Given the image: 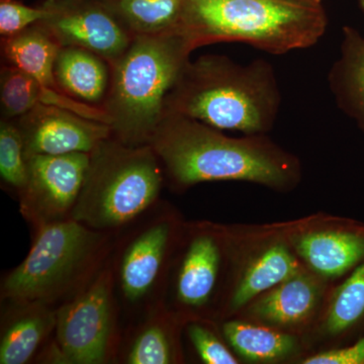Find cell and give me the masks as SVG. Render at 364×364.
I'll use <instances>...</instances> for the list:
<instances>
[{"mask_svg": "<svg viewBox=\"0 0 364 364\" xmlns=\"http://www.w3.org/2000/svg\"><path fill=\"white\" fill-rule=\"evenodd\" d=\"M195 46L179 31L136 36L111 64L102 109L112 135L127 145L149 144L165 114V104Z\"/></svg>", "mask_w": 364, "mask_h": 364, "instance_id": "3957f363", "label": "cell"}, {"mask_svg": "<svg viewBox=\"0 0 364 364\" xmlns=\"http://www.w3.org/2000/svg\"><path fill=\"white\" fill-rule=\"evenodd\" d=\"M90 161V153L26 158L28 182L23 193L30 214L51 220L74 207L85 183Z\"/></svg>", "mask_w": 364, "mask_h": 364, "instance_id": "30bf717a", "label": "cell"}, {"mask_svg": "<svg viewBox=\"0 0 364 364\" xmlns=\"http://www.w3.org/2000/svg\"><path fill=\"white\" fill-rule=\"evenodd\" d=\"M95 240L75 220L46 225L26 259L7 277L6 296L21 303L48 298L80 267Z\"/></svg>", "mask_w": 364, "mask_h": 364, "instance_id": "8992f818", "label": "cell"}, {"mask_svg": "<svg viewBox=\"0 0 364 364\" xmlns=\"http://www.w3.org/2000/svg\"><path fill=\"white\" fill-rule=\"evenodd\" d=\"M359 6H360V9H363V11L364 13V0H358Z\"/></svg>", "mask_w": 364, "mask_h": 364, "instance_id": "f1b7e54d", "label": "cell"}, {"mask_svg": "<svg viewBox=\"0 0 364 364\" xmlns=\"http://www.w3.org/2000/svg\"><path fill=\"white\" fill-rule=\"evenodd\" d=\"M60 90L83 104L102 107L111 81V64L95 53L61 47L54 65Z\"/></svg>", "mask_w": 364, "mask_h": 364, "instance_id": "7c38bea8", "label": "cell"}, {"mask_svg": "<svg viewBox=\"0 0 364 364\" xmlns=\"http://www.w3.org/2000/svg\"><path fill=\"white\" fill-rule=\"evenodd\" d=\"M301 272V265L284 245L277 244L263 251L246 268L235 289L231 306L240 309L260 294Z\"/></svg>", "mask_w": 364, "mask_h": 364, "instance_id": "ac0fdd59", "label": "cell"}, {"mask_svg": "<svg viewBox=\"0 0 364 364\" xmlns=\"http://www.w3.org/2000/svg\"><path fill=\"white\" fill-rule=\"evenodd\" d=\"M1 42L2 53L9 65L33 76L45 87L64 93L54 74L55 61L61 46L40 21L16 35L1 39Z\"/></svg>", "mask_w": 364, "mask_h": 364, "instance_id": "9a60e30c", "label": "cell"}, {"mask_svg": "<svg viewBox=\"0 0 364 364\" xmlns=\"http://www.w3.org/2000/svg\"><path fill=\"white\" fill-rule=\"evenodd\" d=\"M133 37L178 31L184 0H98Z\"/></svg>", "mask_w": 364, "mask_h": 364, "instance_id": "e0dca14e", "label": "cell"}, {"mask_svg": "<svg viewBox=\"0 0 364 364\" xmlns=\"http://www.w3.org/2000/svg\"><path fill=\"white\" fill-rule=\"evenodd\" d=\"M364 326V262L352 270L337 289L328 310L325 328L331 335L358 331Z\"/></svg>", "mask_w": 364, "mask_h": 364, "instance_id": "44dd1931", "label": "cell"}, {"mask_svg": "<svg viewBox=\"0 0 364 364\" xmlns=\"http://www.w3.org/2000/svg\"><path fill=\"white\" fill-rule=\"evenodd\" d=\"M40 23L61 47L87 50L114 63L133 36L98 0H43Z\"/></svg>", "mask_w": 364, "mask_h": 364, "instance_id": "52a82bcc", "label": "cell"}, {"mask_svg": "<svg viewBox=\"0 0 364 364\" xmlns=\"http://www.w3.org/2000/svg\"><path fill=\"white\" fill-rule=\"evenodd\" d=\"M328 23L322 4L301 0H184L178 31L196 49L242 43L282 55L317 44Z\"/></svg>", "mask_w": 364, "mask_h": 364, "instance_id": "277c9868", "label": "cell"}, {"mask_svg": "<svg viewBox=\"0 0 364 364\" xmlns=\"http://www.w3.org/2000/svg\"><path fill=\"white\" fill-rule=\"evenodd\" d=\"M224 333L235 351L249 360H277L296 348L293 337L261 326L229 322L224 326Z\"/></svg>", "mask_w": 364, "mask_h": 364, "instance_id": "ffe728a7", "label": "cell"}, {"mask_svg": "<svg viewBox=\"0 0 364 364\" xmlns=\"http://www.w3.org/2000/svg\"><path fill=\"white\" fill-rule=\"evenodd\" d=\"M168 236L166 224L156 225L128 249L122 265V286L127 298L134 301L149 291L159 272Z\"/></svg>", "mask_w": 364, "mask_h": 364, "instance_id": "2e32d148", "label": "cell"}, {"mask_svg": "<svg viewBox=\"0 0 364 364\" xmlns=\"http://www.w3.org/2000/svg\"><path fill=\"white\" fill-rule=\"evenodd\" d=\"M189 338L195 345L198 355L208 364L238 363L229 349L214 335L202 326L191 325L188 328Z\"/></svg>", "mask_w": 364, "mask_h": 364, "instance_id": "484cf974", "label": "cell"}, {"mask_svg": "<svg viewBox=\"0 0 364 364\" xmlns=\"http://www.w3.org/2000/svg\"><path fill=\"white\" fill-rule=\"evenodd\" d=\"M309 267L326 277H338L364 262V228L313 232L296 240Z\"/></svg>", "mask_w": 364, "mask_h": 364, "instance_id": "8fae6325", "label": "cell"}, {"mask_svg": "<svg viewBox=\"0 0 364 364\" xmlns=\"http://www.w3.org/2000/svg\"><path fill=\"white\" fill-rule=\"evenodd\" d=\"M274 68L267 60L239 64L222 55L189 60L170 90L165 114H181L219 130L264 135L282 105Z\"/></svg>", "mask_w": 364, "mask_h": 364, "instance_id": "7a4b0ae2", "label": "cell"}, {"mask_svg": "<svg viewBox=\"0 0 364 364\" xmlns=\"http://www.w3.org/2000/svg\"><path fill=\"white\" fill-rule=\"evenodd\" d=\"M305 364H364V335L353 344L321 352L305 359Z\"/></svg>", "mask_w": 364, "mask_h": 364, "instance_id": "4316f807", "label": "cell"}, {"mask_svg": "<svg viewBox=\"0 0 364 364\" xmlns=\"http://www.w3.org/2000/svg\"><path fill=\"white\" fill-rule=\"evenodd\" d=\"M149 145L182 186L243 181L284 188L298 179L296 158L264 135L231 138L202 122L165 114Z\"/></svg>", "mask_w": 364, "mask_h": 364, "instance_id": "6da1fadb", "label": "cell"}, {"mask_svg": "<svg viewBox=\"0 0 364 364\" xmlns=\"http://www.w3.org/2000/svg\"><path fill=\"white\" fill-rule=\"evenodd\" d=\"M0 176L9 186L21 191L28 182L23 136L16 124L7 119L0 124Z\"/></svg>", "mask_w": 364, "mask_h": 364, "instance_id": "603a6c76", "label": "cell"}, {"mask_svg": "<svg viewBox=\"0 0 364 364\" xmlns=\"http://www.w3.org/2000/svg\"><path fill=\"white\" fill-rule=\"evenodd\" d=\"M111 333L109 275L104 274L57 317V340L62 354L73 363L104 361Z\"/></svg>", "mask_w": 364, "mask_h": 364, "instance_id": "ba28073f", "label": "cell"}, {"mask_svg": "<svg viewBox=\"0 0 364 364\" xmlns=\"http://www.w3.org/2000/svg\"><path fill=\"white\" fill-rule=\"evenodd\" d=\"M161 183L159 158L149 144L127 145L112 135L90 153L73 219L95 228L123 225L156 200Z\"/></svg>", "mask_w": 364, "mask_h": 364, "instance_id": "5b68a950", "label": "cell"}, {"mask_svg": "<svg viewBox=\"0 0 364 364\" xmlns=\"http://www.w3.org/2000/svg\"><path fill=\"white\" fill-rule=\"evenodd\" d=\"M52 323L51 316L45 313H33L18 318L2 338L0 363H26L35 353Z\"/></svg>", "mask_w": 364, "mask_h": 364, "instance_id": "7402d4cb", "label": "cell"}, {"mask_svg": "<svg viewBox=\"0 0 364 364\" xmlns=\"http://www.w3.org/2000/svg\"><path fill=\"white\" fill-rule=\"evenodd\" d=\"M301 1L308 2V4H317V6H321L322 4L323 0H301Z\"/></svg>", "mask_w": 364, "mask_h": 364, "instance_id": "83f0119b", "label": "cell"}, {"mask_svg": "<svg viewBox=\"0 0 364 364\" xmlns=\"http://www.w3.org/2000/svg\"><path fill=\"white\" fill-rule=\"evenodd\" d=\"M328 83L339 109L364 131V37L352 26L343 28L340 57Z\"/></svg>", "mask_w": 364, "mask_h": 364, "instance_id": "4fadbf2b", "label": "cell"}, {"mask_svg": "<svg viewBox=\"0 0 364 364\" xmlns=\"http://www.w3.org/2000/svg\"><path fill=\"white\" fill-rule=\"evenodd\" d=\"M318 294L320 289L313 277L299 272L258 299L250 313L268 324H299L312 315Z\"/></svg>", "mask_w": 364, "mask_h": 364, "instance_id": "5bb4252c", "label": "cell"}, {"mask_svg": "<svg viewBox=\"0 0 364 364\" xmlns=\"http://www.w3.org/2000/svg\"><path fill=\"white\" fill-rule=\"evenodd\" d=\"M171 352L164 332L160 328L151 327L139 336L129 354V363L166 364Z\"/></svg>", "mask_w": 364, "mask_h": 364, "instance_id": "cb8c5ba5", "label": "cell"}, {"mask_svg": "<svg viewBox=\"0 0 364 364\" xmlns=\"http://www.w3.org/2000/svg\"><path fill=\"white\" fill-rule=\"evenodd\" d=\"M26 158L33 155L91 153L112 136L109 124L54 105H38L16 119Z\"/></svg>", "mask_w": 364, "mask_h": 364, "instance_id": "9c48e42d", "label": "cell"}, {"mask_svg": "<svg viewBox=\"0 0 364 364\" xmlns=\"http://www.w3.org/2000/svg\"><path fill=\"white\" fill-rule=\"evenodd\" d=\"M220 254L210 237L196 239L189 247L178 277L179 299L188 306H200L212 294L219 269Z\"/></svg>", "mask_w": 364, "mask_h": 364, "instance_id": "d6986e66", "label": "cell"}, {"mask_svg": "<svg viewBox=\"0 0 364 364\" xmlns=\"http://www.w3.org/2000/svg\"><path fill=\"white\" fill-rule=\"evenodd\" d=\"M46 11L41 6H25L18 0H0V36L11 37L42 20Z\"/></svg>", "mask_w": 364, "mask_h": 364, "instance_id": "d4e9b609", "label": "cell"}]
</instances>
